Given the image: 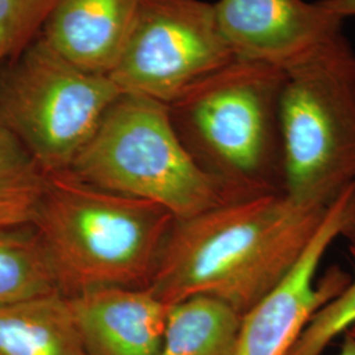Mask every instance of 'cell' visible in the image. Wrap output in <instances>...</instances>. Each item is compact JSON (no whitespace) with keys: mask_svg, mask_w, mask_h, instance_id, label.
<instances>
[{"mask_svg":"<svg viewBox=\"0 0 355 355\" xmlns=\"http://www.w3.org/2000/svg\"><path fill=\"white\" fill-rule=\"evenodd\" d=\"M175 218L71 171L48 175L33 228L66 297L102 287L146 288Z\"/></svg>","mask_w":355,"mask_h":355,"instance_id":"7a4b0ae2","label":"cell"},{"mask_svg":"<svg viewBox=\"0 0 355 355\" xmlns=\"http://www.w3.org/2000/svg\"><path fill=\"white\" fill-rule=\"evenodd\" d=\"M234 60L204 0H144L111 79L123 94L171 104Z\"/></svg>","mask_w":355,"mask_h":355,"instance_id":"52a82bcc","label":"cell"},{"mask_svg":"<svg viewBox=\"0 0 355 355\" xmlns=\"http://www.w3.org/2000/svg\"><path fill=\"white\" fill-rule=\"evenodd\" d=\"M48 175L0 123V229L33 225Z\"/></svg>","mask_w":355,"mask_h":355,"instance_id":"9a60e30c","label":"cell"},{"mask_svg":"<svg viewBox=\"0 0 355 355\" xmlns=\"http://www.w3.org/2000/svg\"><path fill=\"white\" fill-rule=\"evenodd\" d=\"M329 207L279 192L175 220L146 288L167 306L208 295L243 315L287 275Z\"/></svg>","mask_w":355,"mask_h":355,"instance_id":"6da1fadb","label":"cell"},{"mask_svg":"<svg viewBox=\"0 0 355 355\" xmlns=\"http://www.w3.org/2000/svg\"><path fill=\"white\" fill-rule=\"evenodd\" d=\"M346 333H349L352 337H354L355 338V324L353 325V327H352V328H350V329L347 330Z\"/></svg>","mask_w":355,"mask_h":355,"instance_id":"44dd1931","label":"cell"},{"mask_svg":"<svg viewBox=\"0 0 355 355\" xmlns=\"http://www.w3.org/2000/svg\"><path fill=\"white\" fill-rule=\"evenodd\" d=\"M338 355H355V338L349 333H345V340L341 345V350Z\"/></svg>","mask_w":355,"mask_h":355,"instance_id":"ffe728a7","label":"cell"},{"mask_svg":"<svg viewBox=\"0 0 355 355\" xmlns=\"http://www.w3.org/2000/svg\"><path fill=\"white\" fill-rule=\"evenodd\" d=\"M142 4L144 0H57L38 36L67 62L110 76Z\"/></svg>","mask_w":355,"mask_h":355,"instance_id":"8fae6325","label":"cell"},{"mask_svg":"<svg viewBox=\"0 0 355 355\" xmlns=\"http://www.w3.org/2000/svg\"><path fill=\"white\" fill-rule=\"evenodd\" d=\"M0 355H89L60 292L0 305Z\"/></svg>","mask_w":355,"mask_h":355,"instance_id":"7c38bea8","label":"cell"},{"mask_svg":"<svg viewBox=\"0 0 355 355\" xmlns=\"http://www.w3.org/2000/svg\"><path fill=\"white\" fill-rule=\"evenodd\" d=\"M217 26L233 57L283 70L343 33V19L320 1L218 0Z\"/></svg>","mask_w":355,"mask_h":355,"instance_id":"9c48e42d","label":"cell"},{"mask_svg":"<svg viewBox=\"0 0 355 355\" xmlns=\"http://www.w3.org/2000/svg\"><path fill=\"white\" fill-rule=\"evenodd\" d=\"M320 4L340 19L355 16V0H318Z\"/></svg>","mask_w":355,"mask_h":355,"instance_id":"d6986e66","label":"cell"},{"mask_svg":"<svg viewBox=\"0 0 355 355\" xmlns=\"http://www.w3.org/2000/svg\"><path fill=\"white\" fill-rule=\"evenodd\" d=\"M69 302L89 355L161 353L168 306L148 288H94Z\"/></svg>","mask_w":355,"mask_h":355,"instance_id":"30bf717a","label":"cell"},{"mask_svg":"<svg viewBox=\"0 0 355 355\" xmlns=\"http://www.w3.org/2000/svg\"><path fill=\"white\" fill-rule=\"evenodd\" d=\"M241 318L234 308L208 295L170 305L159 355H233Z\"/></svg>","mask_w":355,"mask_h":355,"instance_id":"4fadbf2b","label":"cell"},{"mask_svg":"<svg viewBox=\"0 0 355 355\" xmlns=\"http://www.w3.org/2000/svg\"><path fill=\"white\" fill-rule=\"evenodd\" d=\"M284 71V192L329 207L355 184L354 51L340 33Z\"/></svg>","mask_w":355,"mask_h":355,"instance_id":"5b68a950","label":"cell"},{"mask_svg":"<svg viewBox=\"0 0 355 355\" xmlns=\"http://www.w3.org/2000/svg\"><path fill=\"white\" fill-rule=\"evenodd\" d=\"M121 89L67 62L37 36L0 64V123L46 175L71 171Z\"/></svg>","mask_w":355,"mask_h":355,"instance_id":"8992f818","label":"cell"},{"mask_svg":"<svg viewBox=\"0 0 355 355\" xmlns=\"http://www.w3.org/2000/svg\"><path fill=\"white\" fill-rule=\"evenodd\" d=\"M353 186L330 204L315 236L287 275L242 315L233 355H288L318 311L338 296L352 275L333 266L316 282L318 267L336 239Z\"/></svg>","mask_w":355,"mask_h":355,"instance_id":"ba28073f","label":"cell"},{"mask_svg":"<svg viewBox=\"0 0 355 355\" xmlns=\"http://www.w3.org/2000/svg\"><path fill=\"white\" fill-rule=\"evenodd\" d=\"M354 274L338 296L322 306L306 325L288 355H321L330 343L355 324V249H349Z\"/></svg>","mask_w":355,"mask_h":355,"instance_id":"2e32d148","label":"cell"},{"mask_svg":"<svg viewBox=\"0 0 355 355\" xmlns=\"http://www.w3.org/2000/svg\"><path fill=\"white\" fill-rule=\"evenodd\" d=\"M57 0H0V64L37 37Z\"/></svg>","mask_w":355,"mask_h":355,"instance_id":"e0dca14e","label":"cell"},{"mask_svg":"<svg viewBox=\"0 0 355 355\" xmlns=\"http://www.w3.org/2000/svg\"><path fill=\"white\" fill-rule=\"evenodd\" d=\"M71 173L103 190L157 204L175 220L230 202L180 140L168 105L135 94H121L110 107Z\"/></svg>","mask_w":355,"mask_h":355,"instance_id":"277c9868","label":"cell"},{"mask_svg":"<svg viewBox=\"0 0 355 355\" xmlns=\"http://www.w3.org/2000/svg\"><path fill=\"white\" fill-rule=\"evenodd\" d=\"M340 239L346 240L349 249H355V184L343 214Z\"/></svg>","mask_w":355,"mask_h":355,"instance_id":"ac0fdd59","label":"cell"},{"mask_svg":"<svg viewBox=\"0 0 355 355\" xmlns=\"http://www.w3.org/2000/svg\"><path fill=\"white\" fill-rule=\"evenodd\" d=\"M54 292L58 284L35 228L0 229V305Z\"/></svg>","mask_w":355,"mask_h":355,"instance_id":"5bb4252c","label":"cell"},{"mask_svg":"<svg viewBox=\"0 0 355 355\" xmlns=\"http://www.w3.org/2000/svg\"><path fill=\"white\" fill-rule=\"evenodd\" d=\"M284 79L277 66L234 58L168 104L180 140L230 202L284 192Z\"/></svg>","mask_w":355,"mask_h":355,"instance_id":"3957f363","label":"cell"}]
</instances>
